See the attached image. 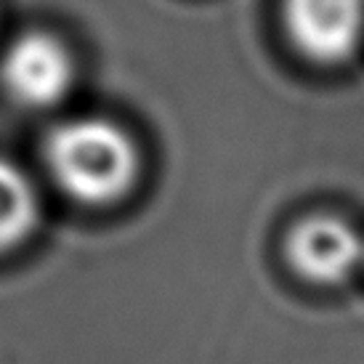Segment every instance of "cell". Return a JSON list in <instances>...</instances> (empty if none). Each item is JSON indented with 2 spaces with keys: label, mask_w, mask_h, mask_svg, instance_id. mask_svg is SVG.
I'll return each mask as SVG.
<instances>
[{
  "label": "cell",
  "mask_w": 364,
  "mask_h": 364,
  "mask_svg": "<svg viewBox=\"0 0 364 364\" xmlns=\"http://www.w3.org/2000/svg\"><path fill=\"white\" fill-rule=\"evenodd\" d=\"M46 162L53 181L85 205L120 200L139 176L136 144L102 117L61 122L46 141Z\"/></svg>",
  "instance_id": "1"
},
{
  "label": "cell",
  "mask_w": 364,
  "mask_h": 364,
  "mask_svg": "<svg viewBox=\"0 0 364 364\" xmlns=\"http://www.w3.org/2000/svg\"><path fill=\"white\" fill-rule=\"evenodd\" d=\"M0 77L6 91L24 107H53L70 93L75 64L53 35L27 32L6 48Z\"/></svg>",
  "instance_id": "2"
},
{
  "label": "cell",
  "mask_w": 364,
  "mask_h": 364,
  "mask_svg": "<svg viewBox=\"0 0 364 364\" xmlns=\"http://www.w3.org/2000/svg\"><path fill=\"white\" fill-rule=\"evenodd\" d=\"M295 46L322 64L354 56L364 35V0H284Z\"/></svg>",
  "instance_id": "3"
},
{
  "label": "cell",
  "mask_w": 364,
  "mask_h": 364,
  "mask_svg": "<svg viewBox=\"0 0 364 364\" xmlns=\"http://www.w3.org/2000/svg\"><path fill=\"white\" fill-rule=\"evenodd\" d=\"M287 258L304 279L316 284L346 282L364 261V240L335 215H311L293 229Z\"/></svg>",
  "instance_id": "4"
},
{
  "label": "cell",
  "mask_w": 364,
  "mask_h": 364,
  "mask_svg": "<svg viewBox=\"0 0 364 364\" xmlns=\"http://www.w3.org/2000/svg\"><path fill=\"white\" fill-rule=\"evenodd\" d=\"M38 223V194L30 178L0 160V253L24 242Z\"/></svg>",
  "instance_id": "5"
}]
</instances>
